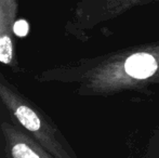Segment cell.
<instances>
[{
    "instance_id": "1",
    "label": "cell",
    "mask_w": 159,
    "mask_h": 158,
    "mask_svg": "<svg viewBox=\"0 0 159 158\" xmlns=\"http://www.w3.org/2000/svg\"><path fill=\"white\" fill-rule=\"evenodd\" d=\"M57 74L84 97H152L159 91V39L84 59Z\"/></svg>"
},
{
    "instance_id": "2",
    "label": "cell",
    "mask_w": 159,
    "mask_h": 158,
    "mask_svg": "<svg viewBox=\"0 0 159 158\" xmlns=\"http://www.w3.org/2000/svg\"><path fill=\"white\" fill-rule=\"evenodd\" d=\"M0 100L22 129L54 158H77L61 133L23 95L0 79Z\"/></svg>"
},
{
    "instance_id": "3",
    "label": "cell",
    "mask_w": 159,
    "mask_h": 158,
    "mask_svg": "<svg viewBox=\"0 0 159 158\" xmlns=\"http://www.w3.org/2000/svg\"><path fill=\"white\" fill-rule=\"evenodd\" d=\"M156 1L158 0H80L67 24V29L77 38L86 40L89 30Z\"/></svg>"
},
{
    "instance_id": "4",
    "label": "cell",
    "mask_w": 159,
    "mask_h": 158,
    "mask_svg": "<svg viewBox=\"0 0 159 158\" xmlns=\"http://www.w3.org/2000/svg\"><path fill=\"white\" fill-rule=\"evenodd\" d=\"M19 0H0V63L16 68L15 22Z\"/></svg>"
},
{
    "instance_id": "5",
    "label": "cell",
    "mask_w": 159,
    "mask_h": 158,
    "mask_svg": "<svg viewBox=\"0 0 159 158\" xmlns=\"http://www.w3.org/2000/svg\"><path fill=\"white\" fill-rule=\"evenodd\" d=\"M9 158H54L21 127L14 124H2Z\"/></svg>"
},
{
    "instance_id": "6",
    "label": "cell",
    "mask_w": 159,
    "mask_h": 158,
    "mask_svg": "<svg viewBox=\"0 0 159 158\" xmlns=\"http://www.w3.org/2000/svg\"><path fill=\"white\" fill-rule=\"evenodd\" d=\"M143 158H159V127L154 130L152 137L149 138Z\"/></svg>"
}]
</instances>
